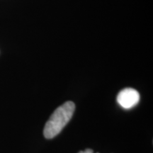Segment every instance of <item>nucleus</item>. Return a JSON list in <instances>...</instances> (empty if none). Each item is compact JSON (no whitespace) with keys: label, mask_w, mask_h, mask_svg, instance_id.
<instances>
[{"label":"nucleus","mask_w":153,"mask_h":153,"mask_svg":"<svg viewBox=\"0 0 153 153\" xmlns=\"http://www.w3.org/2000/svg\"><path fill=\"white\" fill-rule=\"evenodd\" d=\"M117 102L122 108L130 109L138 104L140 94L133 88H126L122 89L117 96Z\"/></svg>","instance_id":"nucleus-2"},{"label":"nucleus","mask_w":153,"mask_h":153,"mask_svg":"<svg viewBox=\"0 0 153 153\" xmlns=\"http://www.w3.org/2000/svg\"><path fill=\"white\" fill-rule=\"evenodd\" d=\"M78 153H85V152H84V151H79Z\"/></svg>","instance_id":"nucleus-4"},{"label":"nucleus","mask_w":153,"mask_h":153,"mask_svg":"<svg viewBox=\"0 0 153 153\" xmlns=\"http://www.w3.org/2000/svg\"><path fill=\"white\" fill-rule=\"evenodd\" d=\"M74 110L75 105L72 101H67L57 107L44 127L43 134L45 138L51 139L58 135L71 120Z\"/></svg>","instance_id":"nucleus-1"},{"label":"nucleus","mask_w":153,"mask_h":153,"mask_svg":"<svg viewBox=\"0 0 153 153\" xmlns=\"http://www.w3.org/2000/svg\"><path fill=\"white\" fill-rule=\"evenodd\" d=\"M84 152L85 153H94V151L91 150V149H87V150H85L84 151Z\"/></svg>","instance_id":"nucleus-3"}]
</instances>
